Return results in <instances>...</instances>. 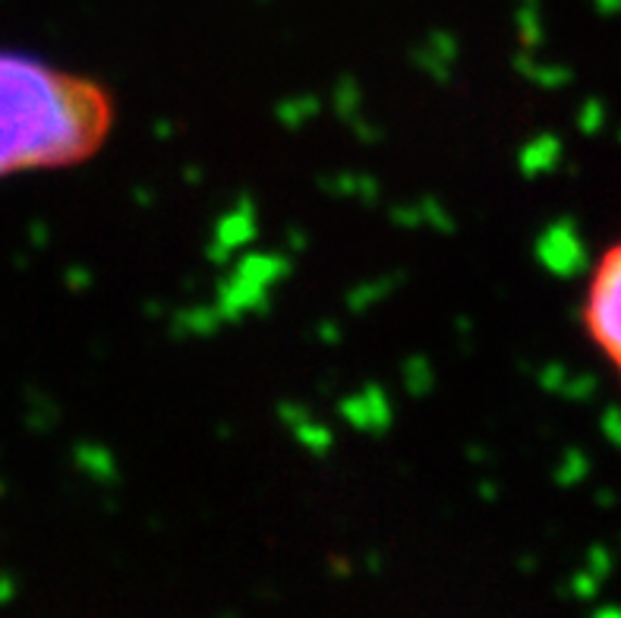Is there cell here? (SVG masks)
<instances>
[{
	"instance_id": "1",
	"label": "cell",
	"mask_w": 621,
	"mask_h": 618,
	"mask_svg": "<svg viewBox=\"0 0 621 618\" xmlns=\"http://www.w3.org/2000/svg\"><path fill=\"white\" fill-rule=\"evenodd\" d=\"M117 130L114 92L89 73L0 51V180L73 171Z\"/></svg>"
},
{
	"instance_id": "2",
	"label": "cell",
	"mask_w": 621,
	"mask_h": 618,
	"mask_svg": "<svg viewBox=\"0 0 621 618\" xmlns=\"http://www.w3.org/2000/svg\"><path fill=\"white\" fill-rule=\"evenodd\" d=\"M578 316L593 351L606 360L621 389V237L593 262Z\"/></svg>"
}]
</instances>
